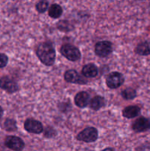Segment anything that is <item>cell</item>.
<instances>
[{
  "label": "cell",
  "instance_id": "cell-1",
  "mask_svg": "<svg viewBox=\"0 0 150 151\" xmlns=\"http://www.w3.org/2000/svg\"><path fill=\"white\" fill-rule=\"evenodd\" d=\"M35 53L43 64L51 66L54 64L56 52L51 41H44L37 46Z\"/></svg>",
  "mask_w": 150,
  "mask_h": 151
},
{
  "label": "cell",
  "instance_id": "cell-2",
  "mask_svg": "<svg viewBox=\"0 0 150 151\" xmlns=\"http://www.w3.org/2000/svg\"><path fill=\"white\" fill-rule=\"evenodd\" d=\"M60 53L63 57L71 61H77L81 58V52L79 49L70 44H65L62 45Z\"/></svg>",
  "mask_w": 150,
  "mask_h": 151
},
{
  "label": "cell",
  "instance_id": "cell-3",
  "mask_svg": "<svg viewBox=\"0 0 150 151\" xmlns=\"http://www.w3.org/2000/svg\"><path fill=\"white\" fill-rule=\"evenodd\" d=\"M99 137L98 131L94 127H88L82 130L76 136V139L86 143L94 142Z\"/></svg>",
  "mask_w": 150,
  "mask_h": 151
},
{
  "label": "cell",
  "instance_id": "cell-4",
  "mask_svg": "<svg viewBox=\"0 0 150 151\" xmlns=\"http://www.w3.org/2000/svg\"><path fill=\"white\" fill-rule=\"evenodd\" d=\"M124 77L121 73L118 72H110L106 78V84L110 89H116L123 85Z\"/></svg>",
  "mask_w": 150,
  "mask_h": 151
},
{
  "label": "cell",
  "instance_id": "cell-5",
  "mask_svg": "<svg viewBox=\"0 0 150 151\" xmlns=\"http://www.w3.org/2000/svg\"><path fill=\"white\" fill-rule=\"evenodd\" d=\"M113 52V44L109 41H99L95 45V53L98 57L105 58Z\"/></svg>",
  "mask_w": 150,
  "mask_h": 151
},
{
  "label": "cell",
  "instance_id": "cell-6",
  "mask_svg": "<svg viewBox=\"0 0 150 151\" xmlns=\"http://www.w3.org/2000/svg\"><path fill=\"white\" fill-rule=\"evenodd\" d=\"M4 145L7 148L13 151H21L24 148V142L16 136H9L4 140Z\"/></svg>",
  "mask_w": 150,
  "mask_h": 151
},
{
  "label": "cell",
  "instance_id": "cell-7",
  "mask_svg": "<svg viewBox=\"0 0 150 151\" xmlns=\"http://www.w3.org/2000/svg\"><path fill=\"white\" fill-rule=\"evenodd\" d=\"M64 79L66 82L75 84H86L88 81L85 78L81 76L74 69H69L64 73Z\"/></svg>",
  "mask_w": 150,
  "mask_h": 151
},
{
  "label": "cell",
  "instance_id": "cell-8",
  "mask_svg": "<svg viewBox=\"0 0 150 151\" xmlns=\"http://www.w3.org/2000/svg\"><path fill=\"white\" fill-rule=\"evenodd\" d=\"M24 129L30 134H40L44 131V127L40 121L29 118L25 120Z\"/></svg>",
  "mask_w": 150,
  "mask_h": 151
},
{
  "label": "cell",
  "instance_id": "cell-9",
  "mask_svg": "<svg viewBox=\"0 0 150 151\" xmlns=\"http://www.w3.org/2000/svg\"><path fill=\"white\" fill-rule=\"evenodd\" d=\"M0 88L7 93L13 94L19 90V85L14 80L7 76H4L0 79Z\"/></svg>",
  "mask_w": 150,
  "mask_h": 151
},
{
  "label": "cell",
  "instance_id": "cell-10",
  "mask_svg": "<svg viewBox=\"0 0 150 151\" xmlns=\"http://www.w3.org/2000/svg\"><path fill=\"white\" fill-rule=\"evenodd\" d=\"M132 129L136 133L145 132L150 129V119L141 116L135 119L132 124Z\"/></svg>",
  "mask_w": 150,
  "mask_h": 151
},
{
  "label": "cell",
  "instance_id": "cell-11",
  "mask_svg": "<svg viewBox=\"0 0 150 151\" xmlns=\"http://www.w3.org/2000/svg\"><path fill=\"white\" fill-rule=\"evenodd\" d=\"M91 102L90 94L86 91H80L74 97V103L77 107L83 109L88 106Z\"/></svg>",
  "mask_w": 150,
  "mask_h": 151
},
{
  "label": "cell",
  "instance_id": "cell-12",
  "mask_svg": "<svg viewBox=\"0 0 150 151\" xmlns=\"http://www.w3.org/2000/svg\"><path fill=\"white\" fill-rule=\"evenodd\" d=\"M141 114V108L138 106H129L122 111V115L126 119L137 117Z\"/></svg>",
  "mask_w": 150,
  "mask_h": 151
},
{
  "label": "cell",
  "instance_id": "cell-13",
  "mask_svg": "<svg viewBox=\"0 0 150 151\" xmlns=\"http://www.w3.org/2000/svg\"><path fill=\"white\" fill-rule=\"evenodd\" d=\"M98 68L94 63H88V64H85L82 67V75L86 78H95L98 75Z\"/></svg>",
  "mask_w": 150,
  "mask_h": 151
},
{
  "label": "cell",
  "instance_id": "cell-14",
  "mask_svg": "<svg viewBox=\"0 0 150 151\" xmlns=\"http://www.w3.org/2000/svg\"><path fill=\"white\" fill-rule=\"evenodd\" d=\"M135 52L142 56H146L150 55V41H146L139 43L135 47Z\"/></svg>",
  "mask_w": 150,
  "mask_h": 151
},
{
  "label": "cell",
  "instance_id": "cell-15",
  "mask_svg": "<svg viewBox=\"0 0 150 151\" xmlns=\"http://www.w3.org/2000/svg\"><path fill=\"white\" fill-rule=\"evenodd\" d=\"M106 104L105 99L101 96H95L90 102V107L94 111H99Z\"/></svg>",
  "mask_w": 150,
  "mask_h": 151
},
{
  "label": "cell",
  "instance_id": "cell-16",
  "mask_svg": "<svg viewBox=\"0 0 150 151\" xmlns=\"http://www.w3.org/2000/svg\"><path fill=\"white\" fill-rule=\"evenodd\" d=\"M63 14V8L58 4H52L49 8V16L52 19H57Z\"/></svg>",
  "mask_w": 150,
  "mask_h": 151
},
{
  "label": "cell",
  "instance_id": "cell-17",
  "mask_svg": "<svg viewBox=\"0 0 150 151\" xmlns=\"http://www.w3.org/2000/svg\"><path fill=\"white\" fill-rule=\"evenodd\" d=\"M57 27L61 32H69L74 29V26L68 20H60L57 22Z\"/></svg>",
  "mask_w": 150,
  "mask_h": 151
},
{
  "label": "cell",
  "instance_id": "cell-18",
  "mask_svg": "<svg viewBox=\"0 0 150 151\" xmlns=\"http://www.w3.org/2000/svg\"><path fill=\"white\" fill-rule=\"evenodd\" d=\"M121 94L122 97L124 99L127 100H133V99H135L137 97L136 90L132 88H130V87L125 88L124 90L121 91Z\"/></svg>",
  "mask_w": 150,
  "mask_h": 151
},
{
  "label": "cell",
  "instance_id": "cell-19",
  "mask_svg": "<svg viewBox=\"0 0 150 151\" xmlns=\"http://www.w3.org/2000/svg\"><path fill=\"white\" fill-rule=\"evenodd\" d=\"M4 128L7 131H14L17 130L16 122L13 119H6L4 122Z\"/></svg>",
  "mask_w": 150,
  "mask_h": 151
},
{
  "label": "cell",
  "instance_id": "cell-20",
  "mask_svg": "<svg viewBox=\"0 0 150 151\" xmlns=\"http://www.w3.org/2000/svg\"><path fill=\"white\" fill-rule=\"evenodd\" d=\"M49 7V1L43 0V1H38L35 5V8H36L37 11L40 13H44L46 10L48 9Z\"/></svg>",
  "mask_w": 150,
  "mask_h": 151
},
{
  "label": "cell",
  "instance_id": "cell-21",
  "mask_svg": "<svg viewBox=\"0 0 150 151\" xmlns=\"http://www.w3.org/2000/svg\"><path fill=\"white\" fill-rule=\"evenodd\" d=\"M57 131H55L54 128L51 126L46 127L45 129L44 130V137L47 139H51L55 137L57 135Z\"/></svg>",
  "mask_w": 150,
  "mask_h": 151
},
{
  "label": "cell",
  "instance_id": "cell-22",
  "mask_svg": "<svg viewBox=\"0 0 150 151\" xmlns=\"http://www.w3.org/2000/svg\"><path fill=\"white\" fill-rule=\"evenodd\" d=\"M8 63V58L5 54L0 53V68H3L6 66Z\"/></svg>",
  "mask_w": 150,
  "mask_h": 151
},
{
  "label": "cell",
  "instance_id": "cell-23",
  "mask_svg": "<svg viewBox=\"0 0 150 151\" xmlns=\"http://www.w3.org/2000/svg\"><path fill=\"white\" fill-rule=\"evenodd\" d=\"M142 148H146V149H149V150H150V143H146V144H145L144 146H143Z\"/></svg>",
  "mask_w": 150,
  "mask_h": 151
},
{
  "label": "cell",
  "instance_id": "cell-24",
  "mask_svg": "<svg viewBox=\"0 0 150 151\" xmlns=\"http://www.w3.org/2000/svg\"><path fill=\"white\" fill-rule=\"evenodd\" d=\"M101 151H114V150H113V149L111 148V147H107V148L104 149V150H102Z\"/></svg>",
  "mask_w": 150,
  "mask_h": 151
},
{
  "label": "cell",
  "instance_id": "cell-25",
  "mask_svg": "<svg viewBox=\"0 0 150 151\" xmlns=\"http://www.w3.org/2000/svg\"><path fill=\"white\" fill-rule=\"evenodd\" d=\"M3 116V109H2V108L0 106V119H1V116Z\"/></svg>",
  "mask_w": 150,
  "mask_h": 151
}]
</instances>
